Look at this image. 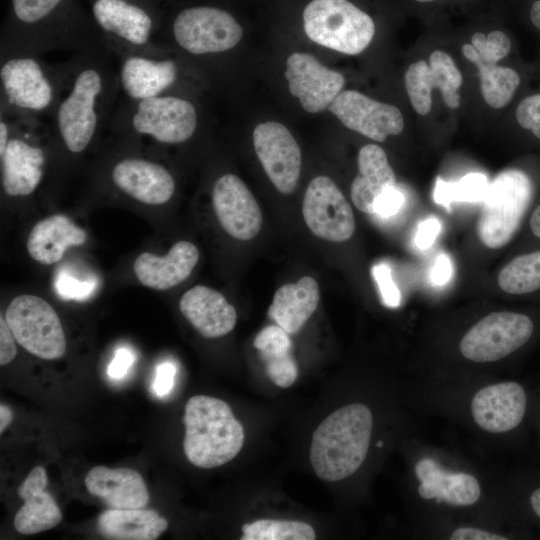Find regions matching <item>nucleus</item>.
I'll return each mask as SVG.
<instances>
[{
  "label": "nucleus",
  "instance_id": "obj_20",
  "mask_svg": "<svg viewBox=\"0 0 540 540\" xmlns=\"http://www.w3.org/2000/svg\"><path fill=\"white\" fill-rule=\"evenodd\" d=\"M118 60L120 92L126 100L138 101L175 93L182 68L178 60L168 55L140 53L128 54Z\"/></svg>",
  "mask_w": 540,
  "mask_h": 540
},
{
  "label": "nucleus",
  "instance_id": "obj_9",
  "mask_svg": "<svg viewBox=\"0 0 540 540\" xmlns=\"http://www.w3.org/2000/svg\"><path fill=\"white\" fill-rule=\"evenodd\" d=\"M163 28L172 47L195 59L222 55L243 36L242 26L230 12L211 5L183 8Z\"/></svg>",
  "mask_w": 540,
  "mask_h": 540
},
{
  "label": "nucleus",
  "instance_id": "obj_30",
  "mask_svg": "<svg viewBox=\"0 0 540 540\" xmlns=\"http://www.w3.org/2000/svg\"><path fill=\"white\" fill-rule=\"evenodd\" d=\"M319 298L317 282L305 276L275 292L268 315L288 334H296L315 312Z\"/></svg>",
  "mask_w": 540,
  "mask_h": 540
},
{
  "label": "nucleus",
  "instance_id": "obj_17",
  "mask_svg": "<svg viewBox=\"0 0 540 540\" xmlns=\"http://www.w3.org/2000/svg\"><path fill=\"white\" fill-rule=\"evenodd\" d=\"M404 83L410 103L420 115L430 112L434 88L441 91L449 108L456 109L460 105L458 89L462 84V74L444 51L432 52L428 63L424 60L412 63L405 72Z\"/></svg>",
  "mask_w": 540,
  "mask_h": 540
},
{
  "label": "nucleus",
  "instance_id": "obj_52",
  "mask_svg": "<svg viewBox=\"0 0 540 540\" xmlns=\"http://www.w3.org/2000/svg\"><path fill=\"white\" fill-rule=\"evenodd\" d=\"M415 1L423 3V2H430V1H434V0H415Z\"/></svg>",
  "mask_w": 540,
  "mask_h": 540
},
{
  "label": "nucleus",
  "instance_id": "obj_35",
  "mask_svg": "<svg viewBox=\"0 0 540 540\" xmlns=\"http://www.w3.org/2000/svg\"><path fill=\"white\" fill-rule=\"evenodd\" d=\"M242 540H314L311 525L294 520L260 519L242 527Z\"/></svg>",
  "mask_w": 540,
  "mask_h": 540
},
{
  "label": "nucleus",
  "instance_id": "obj_43",
  "mask_svg": "<svg viewBox=\"0 0 540 540\" xmlns=\"http://www.w3.org/2000/svg\"><path fill=\"white\" fill-rule=\"evenodd\" d=\"M176 368L171 362H163L156 367V377L153 384L154 392L160 396L170 393L174 385Z\"/></svg>",
  "mask_w": 540,
  "mask_h": 540
},
{
  "label": "nucleus",
  "instance_id": "obj_39",
  "mask_svg": "<svg viewBox=\"0 0 540 540\" xmlns=\"http://www.w3.org/2000/svg\"><path fill=\"white\" fill-rule=\"evenodd\" d=\"M96 288L92 279L81 280L67 271L59 272L55 280V289L60 297L83 301L91 297Z\"/></svg>",
  "mask_w": 540,
  "mask_h": 540
},
{
  "label": "nucleus",
  "instance_id": "obj_13",
  "mask_svg": "<svg viewBox=\"0 0 540 540\" xmlns=\"http://www.w3.org/2000/svg\"><path fill=\"white\" fill-rule=\"evenodd\" d=\"M534 330L535 324L526 314L492 312L464 333L459 342V351L465 360L472 363H494L524 346Z\"/></svg>",
  "mask_w": 540,
  "mask_h": 540
},
{
  "label": "nucleus",
  "instance_id": "obj_49",
  "mask_svg": "<svg viewBox=\"0 0 540 540\" xmlns=\"http://www.w3.org/2000/svg\"><path fill=\"white\" fill-rule=\"evenodd\" d=\"M529 227L532 234L540 238V204L534 209L529 220Z\"/></svg>",
  "mask_w": 540,
  "mask_h": 540
},
{
  "label": "nucleus",
  "instance_id": "obj_34",
  "mask_svg": "<svg viewBox=\"0 0 540 540\" xmlns=\"http://www.w3.org/2000/svg\"><path fill=\"white\" fill-rule=\"evenodd\" d=\"M499 287L508 294H530L540 290V250L514 257L498 274Z\"/></svg>",
  "mask_w": 540,
  "mask_h": 540
},
{
  "label": "nucleus",
  "instance_id": "obj_5",
  "mask_svg": "<svg viewBox=\"0 0 540 540\" xmlns=\"http://www.w3.org/2000/svg\"><path fill=\"white\" fill-rule=\"evenodd\" d=\"M70 74V61L50 65L42 55L0 56V114L15 118H48Z\"/></svg>",
  "mask_w": 540,
  "mask_h": 540
},
{
  "label": "nucleus",
  "instance_id": "obj_50",
  "mask_svg": "<svg viewBox=\"0 0 540 540\" xmlns=\"http://www.w3.org/2000/svg\"><path fill=\"white\" fill-rule=\"evenodd\" d=\"M531 510L540 519V487L534 489L529 496Z\"/></svg>",
  "mask_w": 540,
  "mask_h": 540
},
{
  "label": "nucleus",
  "instance_id": "obj_16",
  "mask_svg": "<svg viewBox=\"0 0 540 540\" xmlns=\"http://www.w3.org/2000/svg\"><path fill=\"white\" fill-rule=\"evenodd\" d=\"M302 214L311 232L330 242L347 241L355 231L351 206L327 176H317L309 183L303 198Z\"/></svg>",
  "mask_w": 540,
  "mask_h": 540
},
{
  "label": "nucleus",
  "instance_id": "obj_45",
  "mask_svg": "<svg viewBox=\"0 0 540 540\" xmlns=\"http://www.w3.org/2000/svg\"><path fill=\"white\" fill-rule=\"evenodd\" d=\"M441 229V224L436 218H428L422 221L417 228L415 244L420 249L429 248L435 241Z\"/></svg>",
  "mask_w": 540,
  "mask_h": 540
},
{
  "label": "nucleus",
  "instance_id": "obj_3",
  "mask_svg": "<svg viewBox=\"0 0 540 540\" xmlns=\"http://www.w3.org/2000/svg\"><path fill=\"white\" fill-rule=\"evenodd\" d=\"M413 501L429 512L463 516L487 504L483 476L468 464L432 448H417L411 464Z\"/></svg>",
  "mask_w": 540,
  "mask_h": 540
},
{
  "label": "nucleus",
  "instance_id": "obj_15",
  "mask_svg": "<svg viewBox=\"0 0 540 540\" xmlns=\"http://www.w3.org/2000/svg\"><path fill=\"white\" fill-rule=\"evenodd\" d=\"M8 117L12 121V133L0 155L2 189L10 197H26L35 192L45 172L46 151L29 139L41 121Z\"/></svg>",
  "mask_w": 540,
  "mask_h": 540
},
{
  "label": "nucleus",
  "instance_id": "obj_29",
  "mask_svg": "<svg viewBox=\"0 0 540 540\" xmlns=\"http://www.w3.org/2000/svg\"><path fill=\"white\" fill-rule=\"evenodd\" d=\"M395 185V173L385 151L375 144L363 146L358 153V174L351 184L354 206L364 213L373 214L375 200Z\"/></svg>",
  "mask_w": 540,
  "mask_h": 540
},
{
  "label": "nucleus",
  "instance_id": "obj_28",
  "mask_svg": "<svg viewBox=\"0 0 540 540\" xmlns=\"http://www.w3.org/2000/svg\"><path fill=\"white\" fill-rule=\"evenodd\" d=\"M87 240L83 228L64 214L51 215L34 225L27 239V251L38 263L59 262L67 248L83 245Z\"/></svg>",
  "mask_w": 540,
  "mask_h": 540
},
{
  "label": "nucleus",
  "instance_id": "obj_42",
  "mask_svg": "<svg viewBox=\"0 0 540 540\" xmlns=\"http://www.w3.org/2000/svg\"><path fill=\"white\" fill-rule=\"evenodd\" d=\"M405 201L403 192L395 185L384 191L374 202L373 214L381 217L395 215Z\"/></svg>",
  "mask_w": 540,
  "mask_h": 540
},
{
  "label": "nucleus",
  "instance_id": "obj_26",
  "mask_svg": "<svg viewBox=\"0 0 540 540\" xmlns=\"http://www.w3.org/2000/svg\"><path fill=\"white\" fill-rule=\"evenodd\" d=\"M85 486L114 509H141L149 502L145 481L130 468L96 466L86 475Z\"/></svg>",
  "mask_w": 540,
  "mask_h": 540
},
{
  "label": "nucleus",
  "instance_id": "obj_44",
  "mask_svg": "<svg viewBox=\"0 0 540 540\" xmlns=\"http://www.w3.org/2000/svg\"><path fill=\"white\" fill-rule=\"evenodd\" d=\"M15 338L5 318L0 317V364L10 363L17 354Z\"/></svg>",
  "mask_w": 540,
  "mask_h": 540
},
{
  "label": "nucleus",
  "instance_id": "obj_46",
  "mask_svg": "<svg viewBox=\"0 0 540 540\" xmlns=\"http://www.w3.org/2000/svg\"><path fill=\"white\" fill-rule=\"evenodd\" d=\"M135 360L134 354L128 348H120L107 368V374L113 379H121L128 372Z\"/></svg>",
  "mask_w": 540,
  "mask_h": 540
},
{
  "label": "nucleus",
  "instance_id": "obj_38",
  "mask_svg": "<svg viewBox=\"0 0 540 540\" xmlns=\"http://www.w3.org/2000/svg\"><path fill=\"white\" fill-rule=\"evenodd\" d=\"M471 44L477 50L479 58L484 62L497 63L506 57L511 50V41L506 33L492 31L487 36L476 32L471 37Z\"/></svg>",
  "mask_w": 540,
  "mask_h": 540
},
{
  "label": "nucleus",
  "instance_id": "obj_11",
  "mask_svg": "<svg viewBox=\"0 0 540 540\" xmlns=\"http://www.w3.org/2000/svg\"><path fill=\"white\" fill-rule=\"evenodd\" d=\"M307 37L329 49L357 55L375 34L373 19L348 0H312L303 11Z\"/></svg>",
  "mask_w": 540,
  "mask_h": 540
},
{
  "label": "nucleus",
  "instance_id": "obj_27",
  "mask_svg": "<svg viewBox=\"0 0 540 540\" xmlns=\"http://www.w3.org/2000/svg\"><path fill=\"white\" fill-rule=\"evenodd\" d=\"M47 474L42 466L34 467L18 488L24 501L14 517L15 529L25 535L36 534L57 526L62 513L53 497L45 491Z\"/></svg>",
  "mask_w": 540,
  "mask_h": 540
},
{
  "label": "nucleus",
  "instance_id": "obj_48",
  "mask_svg": "<svg viewBox=\"0 0 540 540\" xmlns=\"http://www.w3.org/2000/svg\"><path fill=\"white\" fill-rule=\"evenodd\" d=\"M13 418L11 409L4 405H0V433H3L4 430L10 425Z\"/></svg>",
  "mask_w": 540,
  "mask_h": 540
},
{
  "label": "nucleus",
  "instance_id": "obj_25",
  "mask_svg": "<svg viewBox=\"0 0 540 540\" xmlns=\"http://www.w3.org/2000/svg\"><path fill=\"white\" fill-rule=\"evenodd\" d=\"M198 259L197 247L182 240L176 242L163 257L150 252L140 254L133 263V271L144 286L168 290L190 276Z\"/></svg>",
  "mask_w": 540,
  "mask_h": 540
},
{
  "label": "nucleus",
  "instance_id": "obj_7",
  "mask_svg": "<svg viewBox=\"0 0 540 540\" xmlns=\"http://www.w3.org/2000/svg\"><path fill=\"white\" fill-rule=\"evenodd\" d=\"M183 449L188 461L203 469L231 461L244 443V430L223 400L196 395L189 398L184 413Z\"/></svg>",
  "mask_w": 540,
  "mask_h": 540
},
{
  "label": "nucleus",
  "instance_id": "obj_23",
  "mask_svg": "<svg viewBox=\"0 0 540 540\" xmlns=\"http://www.w3.org/2000/svg\"><path fill=\"white\" fill-rule=\"evenodd\" d=\"M212 204L219 223L233 238L246 241L259 233L262 226L260 207L238 176L228 173L215 181Z\"/></svg>",
  "mask_w": 540,
  "mask_h": 540
},
{
  "label": "nucleus",
  "instance_id": "obj_31",
  "mask_svg": "<svg viewBox=\"0 0 540 540\" xmlns=\"http://www.w3.org/2000/svg\"><path fill=\"white\" fill-rule=\"evenodd\" d=\"M289 335L276 324L263 328L253 341L265 363L268 377L282 388L290 387L298 376Z\"/></svg>",
  "mask_w": 540,
  "mask_h": 540
},
{
  "label": "nucleus",
  "instance_id": "obj_40",
  "mask_svg": "<svg viewBox=\"0 0 540 540\" xmlns=\"http://www.w3.org/2000/svg\"><path fill=\"white\" fill-rule=\"evenodd\" d=\"M372 275L379 287L383 304L390 308L398 307L401 302V293L392 279L389 265L386 263L374 265Z\"/></svg>",
  "mask_w": 540,
  "mask_h": 540
},
{
  "label": "nucleus",
  "instance_id": "obj_51",
  "mask_svg": "<svg viewBox=\"0 0 540 540\" xmlns=\"http://www.w3.org/2000/svg\"><path fill=\"white\" fill-rule=\"evenodd\" d=\"M530 19L533 25L540 30V0L535 1L530 9Z\"/></svg>",
  "mask_w": 540,
  "mask_h": 540
},
{
  "label": "nucleus",
  "instance_id": "obj_10",
  "mask_svg": "<svg viewBox=\"0 0 540 540\" xmlns=\"http://www.w3.org/2000/svg\"><path fill=\"white\" fill-rule=\"evenodd\" d=\"M533 197L530 177L520 169L499 173L489 184L477 222V234L488 248L498 249L513 238Z\"/></svg>",
  "mask_w": 540,
  "mask_h": 540
},
{
  "label": "nucleus",
  "instance_id": "obj_33",
  "mask_svg": "<svg viewBox=\"0 0 540 540\" xmlns=\"http://www.w3.org/2000/svg\"><path fill=\"white\" fill-rule=\"evenodd\" d=\"M159 517L149 509H108L98 519L99 532L108 539L151 540L152 523Z\"/></svg>",
  "mask_w": 540,
  "mask_h": 540
},
{
  "label": "nucleus",
  "instance_id": "obj_37",
  "mask_svg": "<svg viewBox=\"0 0 540 540\" xmlns=\"http://www.w3.org/2000/svg\"><path fill=\"white\" fill-rule=\"evenodd\" d=\"M441 529L442 532L439 535L450 540H507L511 538L495 526L479 523L476 520L451 523Z\"/></svg>",
  "mask_w": 540,
  "mask_h": 540
},
{
  "label": "nucleus",
  "instance_id": "obj_2",
  "mask_svg": "<svg viewBox=\"0 0 540 540\" xmlns=\"http://www.w3.org/2000/svg\"><path fill=\"white\" fill-rule=\"evenodd\" d=\"M105 46L92 18L75 0H10L0 39V56L43 55L57 50L76 53Z\"/></svg>",
  "mask_w": 540,
  "mask_h": 540
},
{
  "label": "nucleus",
  "instance_id": "obj_32",
  "mask_svg": "<svg viewBox=\"0 0 540 540\" xmlns=\"http://www.w3.org/2000/svg\"><path fill=\"white\" fill-rule=\"evenodd\" d=\"M462 52L478 69L484 101L496 109L506 106L520 84L519 74L512 68L482 61L472 44H464Z\"/></svg>",
  "mask_w": 540,
  "mask_h": 540
},
{
  "label": "nucleus",
  "instance_id": "obj_21",
  "mask_svg": "<svg viewBox=\"0 0 540 540\" xmlns=\"http://www.w3.org/2000/svg\"><path fill=\"white\" fill-rule=\"evenodd\" d=\"M285 78L290 93L309 113L328 109L345 83L341 73L324 66L313 55L301 52L287 58Z\"/></svg>",
  "mask_w": 540,
  "mask_h": 540
},
{
  "label": "nucleus",
  "instance_id": "obj_18",
  "mask_svg": "<svg viewBox=\"0 0 540 540\" xmlns=\"http://www.w3.org/2000/svg\"><path fill=\"white\" fill-rule=\"evenodd\" d=\"M253 144L276 189L283 194L292 193L300 177L302 157L291 132L279 122L260 123L253 131Z\"/></svg>",
  "mask_w": 540,
  "mask_h": 540
},
{
  "label": "nucleus",
  "instance_id": "obj_36",
  "mask_svg": "<svg viewBox=\"0 0 540 540\" xmlns=\"http://www.w3.org/2000/svg\"><path fill=\"white\" fill-rule=\"evenodd\" d=\"M489 183L482 173H468L456 182L444 181L438 177L436 180L433 198L437 204L450 206L453 201L477 202L483 200Z\"/></svg>",
  "mask_w": 540,
  "mask_h": 540
},
{
  "label": "nucleus",
  "instance_id": "obj_6",
  "mask_svg": "<svg viewBox=\"0 0 540 540\" xmlns=\"http://www.w3.org/2000/svg\"><path fill=\"white\" fill-rule=\"evenodd\" d=\"M123 137L148 138L174 146L191 140L199 127L196 105L178 92L138 101L120 102L107 125Z\"/></svg>",
  "mask_w": 540,
  "mask_h": 540
},
{
  "label": "nucleus",
  "instance_id": "obj_14",
  "mask_svg": "<svg viewBox=\"0 0 540 540\" xmlns=\"http://www.w3.org/2000/svg\"><path fill=\"white\" fill-rule=\"evenodd\" d=\"M5 320L16 342L45 360L61 358L66 351L65 333L54 308L44 299L22 294L8 305Z\"/></svg>",
  "mask_w": 540,
  "mask_h": 540
},
{
  "label": "nucleus",
  "instance_id": "obj_47",
  "mask_svg": "<svg viewBox=\"0 0 540 540\" xmlns=\"http://www.w3.org/2000/svg\"><path fill=\"white\" fill-rule=\"evenodd\" d=\"M452 273L451 262L446 254H440L435 260L431 271V280L436 285L446 284Z\"/></svg>",
  "mask_w": 540,
  "mask_h": 540
},
{
  "label": "nucleus",
  "instance_id": "obj_19",
  "mask_svg": "<svg viewBox=\"0 0 540 540\" xmlns=\"http://www.w3.org/2000/svg\"><path fill=\"white\" fill-rule=\"evenodd\" d=\"M107 177L117 190L147 205L167 203L176 188L171 172L163 164L139 155L117 158Z\"/></svg>",
  "mask_w": 540,
  "mask_h": 540
},
{
  "label": "nucleus",
  "instance_id": "obj_22",
  "mask_svg": "<svg viewBox=\"0 0 540 540\" xmlns=\"http://www.w3.org/2000/svg\"><path fill=\"white\" fill-rule=\"evenodd\" d=\"M328 109L348 129L378 142L390 135H399L404 128L403 115L396 106L378 102L358 91H342Z\"/></svg>",
  "mask_w": 540,
  "mask_h": 540
},
{
  "label": "nucleus",
  "instance_id": "obj_12",
  "mask_svg": "<svg viewBox=\"0 0 540 540\" xmlns=\"http://www.w3.org/2000/svg\"><path fill=\"white\" fill-rule=\"evenodd\" d=\"M527 402V393L519 382H484L465 394L463 417L474 431L495 439L520 426Z\"/></svg>",
  "mask_w": 540,
  "mask_h": 540
},
{
  "label": "nucleus",
  "instance_id": "obj_1",
  "mask_svg": "<svg viewBox=\"0 0 540 540\" xmlns=\"http://www.w3.org/2000/svg\"><path fill=\"white\" fill-rule=\"evenodd\" d=\"M112 56L102 46L69 59L70 74L47 126L70 156H79L93 145L117 106L120 86Z\"/></svg>",
  "mask_w": 540,
  "mask_h": 540
},
{
  "label": "nucleus",
  "instance_id": "obj_41",
  "mask_svg": "<svg viewBox=\"0 0 540 540\" xmlns=\"http://www.w3.org/2000/svg\"><path fill=\"white\" fill-rule=\"evenodd\" d=\"M516 119L521 127L540 139V94L528 96L519 103Z\"/></svg>",
  "mask_w": 540,
  "mask_h": 540
},
{
  "label": "nucleus",
  "instance_id": "obj_24",
  "mask_svg": "<svg viewBox=\"0 0 540 540\" xmlns=\"http://www.w3.org/2000/svg\"><path fill=\"white\" fill-rule=\"evenodd\" d=\"M183 316L205 338H218L231 332L237 313L220 292L196 285L183 294L179 302Z\"/></svg>",
  "mask_w": 540,
  "mask_h": 540
},
{
  "label": "nucleus",
  "instance_id": "obj_8",
  "mask_svg": "<svg viewBox=\"0 0 540 540\" xmlns=\"http://www.w3.org/2000/svg\"><path fill=\"white\" fill-rule=\"evenodd\" d=\"M91 18L107 50L118 59L134 53L168 55L157 42L162 20L150 0H89Z\"/></svg>",
  "mask_w": 540,
  "mask_h": 540
},
{
  "label": "nucleus",
  "instance_id": "obj_4",
  "mask_svg": "<svg viewBox=\"0 0 540 540\" xmlns=\"http://www.w3.org/2000/svg\"><path fill=\"white\" fill-rule=\"evenodd\" d=\"M374 430V415L360 402L344 405L315 429L309 458L315 474L335 482L356 473L365 462Z\"/></svg>",
  "mask_w": 540,
  "mask_h": 540
}]
</instances>
